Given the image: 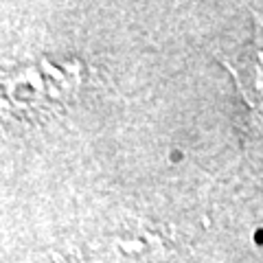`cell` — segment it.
<instances>
[{
  "mask_svg": "<svg viewBox=\"0 0 263 263\" xmlns=\"http://www.w3.org/2000/svg\"><path fill=\"white\" fill-rule=\"evenodd\" d=\"M235 75L239 77V86L252 110L263 119V27L257 29L252 48L241 57L239 66H235Z\"/></svg>",
  "mask_w": 263,
  "mask_h": 263,
  "instance_id": "cell-1",
  "label": "cell"
}]
</instances>
